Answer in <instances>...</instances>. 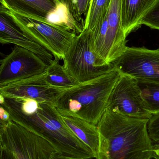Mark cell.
I'll list each match as a JSON object with an SVG mask.
<instances>
[{
    "label": "cell",
    "mask_w": 159,
    "mask_h": 159,
    "mask_svg": "<svg viewBox=\"0 0 159 159\" xmlns=\"http://www.w3.org/2000/svg\"><path fill=\"white\" fill-rule=\"evenodd\" d=\"M0 119L1 122H8L10 120V116L9 113L1 106L0 107Z\"/></svg>",
    "instance_id": "cb8c5ba5"
},
{
    "label": "cell",
    "mask_w": 159,
    "mask_h": 159,
    "mask_svg": "<svg viewBox=\"0 0 159 159\" xmlns=\"http://www.w3.org/2000/svg\"><path fill=\"white\" fill-rule=\"evenodd\" d=\"M21 30L29 38L63 60L67 49L77 34L62 27L27 17L7 9L1 5Z\"/></svg>",
    "instance_id": "8992f818"
},
{
    "label": "cell",
    "mask_w": 159,
    "mask_h": 159,
    "mask_svg": "<svg viewBox=\"0 0 159 159\" xmlns=\"http://www.w3.org/2000/svg\"><path fill=\"white\" fill-rule=\"evenodd\" d=\"M52 159H80L76 158L71 157H65L62 156L57 153L55 156L53 157Z\"/></svg>",
    "instance_id": "d4e9b609"
},
{
    "label": "cell",
    "mask_w": 159,
    "mask_h": 159,
    "mask_svg": "<svg viewBox=\"0 0 159 159\" xmlns=\"http://www.w3.org/2000/svg\"><path fill=\"white\" fill-rule=\"evenodd\" d=\"M136 80L148 111L153 116L159 114V82Z\"/></svg>",
    "instance_id": "ac0fdd59"
},
{
    "label": "cell",
    "mask_w": 159,
    "mask_h": 159,
    "mask_svg": "<svg viewBox=\"0 0 159 159\" xmlns=\"http://www.w3.org/2000/svg\"><path fill=\"white\" fill-rule=\"evenodd\" d=\"M122 0H111L106 14L108 31L106 40L107 62L113 63L124 52L127 37L122 26Z\"/></svg>",
    "instance_id": "7c38bea8"
},
{
    "label": "cell",
    "mask_w": 159,
    "mask_h": 159,
    "mask_svg": "<svg viewBox=\"0 0 159 159\" xmlns=\"http://www.w3.org/2000/svg\"><path fill=\"white\" fill-rule=\"evenodd\" d=\"M0 43L12 44L28 49L50 64L54 59L52 53L25 35L10 16L0 6Z\"/></svg>",
    "instance_id": "8fae6325"
},
{
    "label": "cell",
    "mask_w": 159,
    "mask_h": 159,
    "mask_svg": "<svg viewBox=\"0 0 159 159\" xmlns=\"http://www.w3.org/2000/svg\"><path fill=\"white\" fill-rule=\"evenodd\" d=\"M111 2V0H91L84 30L91 31L96 27L107 14Z\"/></svg>",
    "instance_id": "d6986e66"
},
{
    "label": "cell",
    "mask_w": 159,
    "mask_h": 159,
    "mask_svg": "<svg viewBox=\"0 0 159 159\" xmlns=\"http://www.w3.org/2000/svg\"><path fill=\"white\" fill-rule=\"evenodd\" d=\"M0 144L17 159H52L58 153L48 141L11 120L0 121Z\"/></svg>",
    "instance_id": "5b68a950"
},
{
    "label": "cell",
    "mask_w": 159,
    "mask_h": 159,
    "mask_svg": "<svg viewBox=\"0 0 159 159\" xmlns=\"http://www.w3.org/2000/svg\"><path fill=\"white\" fill-rule=\"evenodd\" d=\"M131 117L150 120L153 115L148 111L134 78L121 74L107 102L106 109Z\"/></svg>",
    "instance_id": "ba28073f"
},
{
    "label": "cell",
    "mask_w": 159,
    "mask_h": 159,
    "mask_svg": "<svg viewBox=\"0 0 159 159\" xmlns=\"http://www.w3.org/2000/svg\"><path fill=\"white\" fill-rule=\"evenodd\" d=\"M142 24L159 30V0L143 18Z\"/></svg>",
    "instance_id": "44dd1931"
},
{
    "label": "cell",
    "mask_w": 159,
    "mask_h": 159,
    "mask_svg": "<svg viewBox=\"0 0 159 159\" xmlns=\"http://www.w3.org/2000/svg\"><path fill=\"white\" fill-rule=\"evenodd\" d=\"M113 63L121 74L136 80L159 82V48L127 47Z\"/></svg>",
    "instance_id": "9c48e42d"
},
{
    "label": "cell",
    "mask_w": 159,
    "mask_h": 159,
    "mask_svg": "<svg viewBox=\"0 0 159 159\" xmlns=\"http://www.w3.org/2000/svg\"><path fill=\"white\" fill-rule=\"evenodd\" d=\"M63 60L67 72L78 83L95 79L115 69L113 63L106 64L92 51L91 32L87 30L74 37Z\"/></svg>",
    "instance_id": "277c9868"
},
{
    "label": "cell",
    "mask_w": 159,
    "mask_h": 159,
    "mask_svg": "<svg viewBox=\"0 0 159 159\" xmlns=\"http://www.w3.org/2000/svg\"><path fill=\"white\" fill-rule=\"evenodd\" d=\"M45 72L0 87V94L7 98H29L56 105L58 98L65 89L49 84Z\"/></svg>",
    "instance_id": "30bf717a"
},
{
    "label": "cell",
    "mask_w": 159,
    "mask_h": 159,
    "mask_svg": "<svg viewBox=\"0 0 159 159\" xmlns=\"http://www.w3.org/2000/svg\"><path fill=\"white\" fill-rule=\"evenodd\" d=\"M67 7L76 22L84 29L91 0H54Z\"/></svg>",
    "instance_id": "ffe728a7"
},
{
    "label": "cell",
    "mask_w": 159,
    "mask_h": 159,
    "mask_svg": "<svg viewBox=\"0 0 159 159\" xmlns=\"http://www.w3.org/2000/svg\"><path fill=\"white\" fill-rule=\"evenodd\" d=\"M154 148L159 149V143H156L155 144H154Z\"/></svg>",
    "instance_id": "4316f807"
},
{
    "label": "cell",
    "mask_w": 159,
    "mask_h": 159,
    "mask_svg": "<svg viewBox=\"0 0 159 159\" xmlns=\"http://www.w3.org/2000/svg\"><path fill=\"white\" fill-rule=\"evenodd\" d=\"M149 120L131 117L106 109L97 125L99 152L95 159H151L154 144Z\"/></svg>",
    "instance_id": "7a4b0ae2"
},
{
    "label": "cell",
    "mask_w": 159,
    "mask_h": 159,
    "mask_svg": "<svg viewBox=\"0 0 159 159\" xmlns=\"http://www.w3.org/2000/svg\"><path fill=\"white\" fill-rule=\"evenodd\" d=\"M1 159H17L13 153L9 149L1 146Z\"/></svg>",
    "instance_id": "603a6c76"
},
{
    "label": "cell",
    "mask_w": 159,
    "mask_h": 159,
    "mask_svg": "<svg viewBox=\"0 0 159 159\" xmlns=\"http://www.w3.org/2000/svg\"><path fill=\"white\" fill-rule=\"evenodd\" d=\"M60 60L54 57L46 72L45 78L51 86L66 89L75 86L78 82L69 74L63 65L60 64Z\"/></svg>",
    "instance_id": "2e32d148"
},
{
    "label": "cell",
    "mask_w": 159,
    "mask_h": 159,
    "mask_svg": "<svg viewBox=\"0 0 159 159\" xmlns=\"http://www.w3.org/2000/svg\"><path fill=\"white\" fill-rule=\"evenodd\" d=\"M158 0H122V26L126 36L141 27L143 18Z\"/></svg>",
    "instance_id": "5bb4252c"
},
{
    "label": "cell",
    "mask_w": 159,
    "mask_h": 159,
    "mask_svg": "<svg viewBox=\"0 0 159 159\" xmlns=\"http://www.w3.org/2000/svg\"><path fill=\"white\" fill-rule=\"evenodd\" d=\"M68 129L93 152L96 159L99 152L100 134L97 125L82 119L61 115Z\"/></svg>",
    "instance_id": "9a60e30c"
},
{
    "label": "cell",
    "mask_w": 159,
    "mask_h": 159,
    "mask_svg": "<svg viewBox=\"0 0 159 159\" xmlns=\"http://www.w3.org/2000/svg\"><path fill=\"white\" fill-rule=\"evenodd\" d=\"M55 2L56 8L48 16V23L62 27L77 34L82 33L84 28L76 22L66 6L58 2Z\"/></svg>",
    "instance_id": "e0dca14e"
},
{
    "label": "cell",
    "mask_w": 159,
    "mask_h": 159,
    "mask_svg": "<svg viewBox=\"0 0 159 159\" xmlns=\"http://www.w3.org/2000/svg\"><path fill=\"white\" fill-rule=\"evenodd\" d=\"M0 63V87L42 74L49 66L35 53L17 46Z\"/></svg>",
    "instance_id": "52a82bcc"
},
{
    "label": "cell",
    "mask_w": 159,
    "mask_h": 159,
    "mask_svg": "<svg viewBox=\"0 0 159 159\" xmlns=\"http://www.w3.org/2000/svg\"><path fill=\"white\" fill-rule=\"evenodd\" d=\"M10 120L48 141L65 157L91 159L95 156L65 125L55 106L29 98H5L1 104Z\"/></svg>",
    "instance_id": "6da1fadb"
},
{
    "label": "cell",
    "mask_w": 159,
    "mask_h": 159,
    "mask_svg": "<svg viewBox=\"0 0 159 159\" xmlns=\"http://www.w3.org/2000/svg\"><path fill=\"white\" fill-rule=\"evenodd\" d=\"M0 2L16 14L46 22L49 14L56 7L54 0H0Z\"/></svg>",
    "instance_id": "4fadbf2b"
},
{
    "label": "cell",
    "mask_w": 159,
    "mask_h": 159,
    "mask_svg": "<svg viewBox=\"0 0 159 159\" xmlns=\"http://www.w3.org/2000/svg\"><path fill=\"white\" fill-rule=\"evenodd\" d=\"M120 75L115 68L104 75L66 89L55 107L61 115L76 117L97 125Z\"/></svg>",
    "instance_id": "3957f363"
},
{
    "label": "cell",
    "mask_w": 159,
    "mask_h": 159,
    "mask_svg": "<svg viewBox=\"0 0 159 159\" xmlns=\"http://www.w3.org/2000/svg\"><path fill=\"white\" fill-rule=\"evenodd\" d=\"M147 128L151 140L159 143V114L152 116L148 121Z\"/></svg>",
    "instance_id": "7402d4cb"
},
{
    "label": "cell",
    "mask_w": 159,
    "mask_h": 159,
    "mask_svg": "<svg viewBox=\"0 0 159 159\" xmlns=\"http://www.w3.org/2000/svg\"><path fill=\"white\" fill-rule=\"evenodd\" d=\"M153 158L159 159V149L153 148Z\"/></svg>",
    "instance_id": "484cf974"
}]
</instances>
